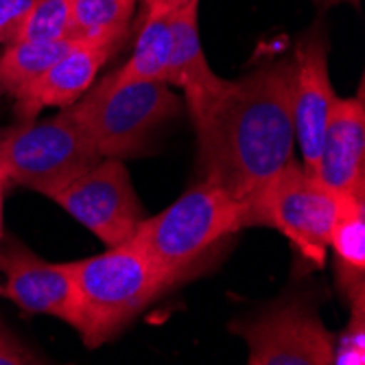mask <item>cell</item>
Returning a JSON list of instances; mask_svg holds the SVG:
<instances>
[{
	"instance_id": "12",
	"label": "cell",
	"mask_w": 365,
	"mask_h": 365,
	"mask_svg": "<svg viewBox=\"0 0 365 365\" xmlns=\"http://www.w3.org/2000/svg\"><path fill=\"white\" fill-rule=\"evenodd\" d=\"M315 178L337 195L365 192V101L363 86L356 96L339 98L330 110Z\"/></svg>"
},
{
	"instance_id": "15",
	"label": "cell",
	"mask_w": 365,
	"mask_h": 365,
	"mask_svg": "<svg viewBox=\"0 0 365 365\" xmlns=\"http://www.w3.org/2000/svg\"><path fill=\"white\" fill-rule=\"evenodd\" d=\"M171 16L173 14H164L151 20H143V29L138 33L134 53H131V57L118 71L112 73L118 83L167 79L171 48H173Z\"/></svg>"
},
{
	"instance_id": "22",
	"label": "cell",
	"mask_w": 365,
	"mask_h": 365,
	"mask_svg": "<svg viewBox=\"0 0 365 365\" xmlns=\"http://www.w3.org/2000/svg\"><path fill=\"white\" fill-rule=\"evenodd\" d=\"M140 3H143V20H151V18H158L164 14L178 11L186 3H190V0H140Z\"/></svg>"
},
{
	"instance_id": "4",
	"label": "cell",
	"mask_w": 365,
	"mask_h": 365,
	"mask_svg": "<svg viewBox=\"0 0 365 365\" xmlns=\"http://www.w3.org/2000/svg\"><path fill=\"white\" fill-rule=\"evenodd\" d=\"M66 110L88 131L101 158L125 160L147 151L155 131L180 116L182 101L164 81L118 83L108 75Z\"/></svg>"
},
{
	"instance_id": "9",
	"label": "cell",
	"mask_w": 365,
	"mask_h": 365,
	"mask_svg": "<svg viewBox=\"0 0 365 365\" xmlns=\"http://www.w3.org/2000/svg\"><path fill=\"white\" fill-rule=\"evenodd\" d=\"M0 269L5 272L3 293L31 315H51L75 330L81 324L77 287L68 262H51L18 239L0 247Z\"/></svg>"
},
{
	"instance_id": "10",
	"label": "cell",
	"mask_w": 365,
	"mask_h": 365,
	"mask_svg": "<svg viewBox=\"0 0 365 365\" xmlns=\"http://www.w3.org/2000/svg\"><path fill=\"white\" fill-rule=\"evenodd\" d=\"M125 33H106L96 38L73 40L51 66L31 79L14 96L18 123L36 120L46 108H68L94 83L101 66L118 48Z\"/></svg>"
},
{
	"instance_id": "6",
	"label": "cell",
	"mask_w": 365,
	"mask_h": 365,
	"mask_svg": "<svg viewBox=\"0 0 365 365\" xmlns=\"http://www.w3.org/2000/svg\"><path fill=\"white\" fill-rule=\"evenodd\" d=\"M254 225H269L295 245L317 269L324 267L339 195L324 186L315 173L295 160L264 184L252 199Z\"/></svg>"
},
{
	"instance_id": "3",
	"label": "cell",
	"mask_w": 365,
	"mask_h": 365,
	"mask_svg": "<svg viewBox=\"0 0 365 365\" xmlns=\"http://www.w3.org/2000/svg\"><path fill=\"white\" fill-rule=\"evenodd\" d=\"M247 225H254L252 202L199 182L160 215L145 217L131 239L180 280L217 243Z\"/></svg>"
},
{
	"instance_id": "13",
	"label": "cell",
	"mask_w": 365,
	"mask_h": 365,
	"mask_svg": "<svg viewBox=\"0 0 365 365\" xmlns=\"http://www.w3.org/2000/svg\"><path fill=\"white\" fill-rule=\"evenodd\" d=\"M173 48L164 83L182 90L192 120L202 118L206 110L227 88L230 79L219 77L206 59L199 36V0H190L171 16Z\"/></svg>"
},
{
	"instance_id": "8",
	"label": "cell",
	"mask_w": 365,
	"mask_h": 365,
	"mask_svg": "<svg viewBox=\"0 0 365 365\" xmlns=\"http://www.w3.org/2000/svg\"><path fill=\"white\" fill-rule=\"evenodd\" d=\"M48 199L106 243L127 241L145 219L129 171L118 158H101L92 169L66 184Z\"/></svg>"
},
{
	"instance_id": "17",
	"label": "cell",
	"mask_w": 365,
	"mask_h": 365,
	"mask_svg": "<svg viewBox=\"0 0 365 365\" xmlns=\"http://www.w3.org/2000/svg\"><path fill=\"white\" fill-rule=\"evenodd\" d=\"M136 0H73L71 38H96L106 33H127Z\"/></svg>"
},
{
	"instance_id": "18",
	"label": "cell",
	"mask_w": 365,
	"mask_h": 365,
	"mask_svg": "<svg viewBox=\"0 0 365 365\" xmlns=\"http://www.w3.org/2000/svg\"><path fill=\"white\" fill-rule=\"evenodd\" d=\"M73 0H36L20 29L18 42H61L71 38Z\"/></svg>"
},
{
	"instance_id": "19",
	"label": "cell",
	"mask_w": 365,
	"mask_h": 365,
	"mask_svg": "<svg viewBox=\"0 0 365 365\" xmlns=\"http://www.w3.org/2000/svg\"><path fill=\"white\" fill-rule=\"evenodd\" d=\"M365 363V295L350 302V322L344 333L335 335L333 365Z\"/></svg>"
},
{
	"instance_id": "11",
	"label": "cell",
	"mask_w": 365,
	"mask_h": 365,
	"mask_svg": "<svg viewBox=\"0 0 365 365\" xmlns=\"http://www.w3.org/2000/svg\"><path fill=\"white\" fill-rule=\"evenodd\" d=\"M337 101L328 73V42L313 31L295 48L293 59V127L302 164L313 173L319 158L326 123Z\"/></svg>"
},
{
	"instance_id": "20",
	"label": "cell",
	"mask_w": 365,
	"mask_h": 365,
	"mask_svg": "<svg viewBox=\"0 0 365 365\" xmlns=\"http://www.w3.org/2000/svg\"><path fill=\"white\" fill-rule=\"evenodd\" d=\"M36 0H0V42L5 46L18 42L20 29Z\"/></svg>"
},
{
	"instance_id": "24",
	"label": "cell",
	"mask_w": 365,
	"mask_h": 365,
	"mask_svg": "<svg viewBox=\"0 0 365 365\" xmlns=\"http://www.w3.org/2000/svg\"><path fill=\"white\" fill-rule=\"evenodd\" d=\"M352 5L354 9L361 7V0H322V7H333V5Z\"/></svg>"
},
{
	"instance_id": "14",
	"label": "cell",
	"mask_w": 365,
	"mask_h": 365,
	"mask_svg": "<svg viewBox=\"0 0 365 365\" xmlns=\"http://www.w3.org/2000/svg\"><path fill=\"white\" fill-rule=\"evenodd\" d=\"M328 250L335 254L337 284L348 300L365 295V192L339 195Z\"/></svg>"
},
{
	"instance_id": "21",
	"label": "cell",
	"mask_w": 365,
	"mask_h": 365,
	"mask_svg": "<svg viewBox=\"0 0 365 365\" xmlns=\"http://www.w3.org/2000/svg\"><path fill=\"white\" fill-rule=\"evenodd\" d=\"M24 363H38L11 333L0 322V365H24Z\"/></svg>"
},
{
	"instance_id": "2",
	"label": "cell",
	"mask_w": 365,
	"mask_h": 365,
	"mask_svg": "<svg viewBox=\"0 0 365 365\" xmlns=\"http://www.w3.org/2000/svg\"><path fill=\"white\" fill-rule=\"evenodd\" d=\"M77 287L81 324L77 333L86 348H98L138 317L180 280L173 278L134 241L68 262Z\"/></svg>"
},
{
	"instance_id": "16",
	"label": "cell",
	"mask_w": 365,
	"mask_h": 365,
	"mask_svg": "<svg viewBox=\"0 0 365 365\" xmlns=\"http://www.w3.org/2000/svg\"><path fill=\"white\" fill-rule=\"evenodd\" d=\"M73 40L61 42H14L0 55V98L16 96L31 79L51 66Z\"/></svg>"
},
{
	"instance_id": "5",
	"label": "cell",
	"mask_w": 365,
	"mask_h": 365,
	"mask_svg": "<svg viewBox=\"0 0 365 365\" xmlns=\"http://www.w3.org/2000/svg\"><path fill=\"white\" fill-rule=\"evenodd\" d=\"M101 160L88 131L63 108L55 118L29 120L0 134V169L46 197Z\"/></svg>"
},
{
	"instance_id": "23",
	"label": "cell",
	"mask_w": 365,
	"mask_h": 365,
	"mask_svg": "<svg viewBox=\"0 0 365 365\" xmlns=\"http://www.w3.org/2000/svg\"><path fill=\"white\" fill-rule=\"evenodd\" d=\"M5 182H7V175L0 169V239H3V199H5Z\"/></svg>"
},
{
	"instance_id": "1",
	"label": "cell",
	"mask_w": 365,
	"mask_h": 365,
	"mask_svg": "<svg viewBox=\"0 0 365 365\" xmlns=\"http://www.w3.org/2000/svg\"><path fill=\"white\" fill-rule=\"evenodd\" d=\"M202 182L252 199L293 160V61L262 63L192 120Z\"/></svg>"
},
{
	"instance_id": "7",
	"label": "cell",
	"mask_w": 365,
	"mask_h": 365,
	"mask_svg": "<svg viewBox=\"0 0 365 365\" xmlns=\"http://www.w3.org/2000/svg\"><path fill=\"white\" fill-rule=\"evenodd\" d=\"M227 328L245 339L250 365H333L335 333L302 300H278Z\"/></svg>"
}]
</instances>
